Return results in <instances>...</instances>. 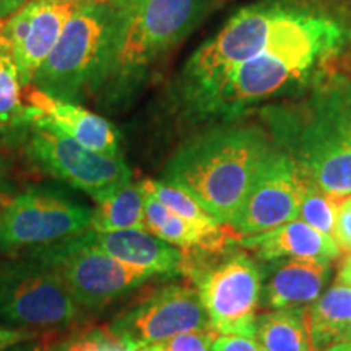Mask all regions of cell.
<instances>
[{"instance_id": "cell-1", "label": "cell", "mask_w": 351, "mask_h": 351, "mask_svg": "<svg viewBox=\"0 0 351 351\" xmlns=\"http://www.w3.org/2000/svg\"><path fill=\"white\" fill-rule=\"evenodd\" d=\"M350 44L351 8L335 0H322L265 51L184 103L200 119H232L254 104L320 77Z\"/></svg>"}, {"instance_id": "cell-2", "label": "cell", "mask_w": 351, "mask_h": 351, "mask_svg": "<svg viewBox=\"0 0 351 351\" xmlns=\"http://www.w3.org/2000/svg\"><path fill=\"white\" fill-rule=\"evenodd\" d=\"M263 117L306 179L332 195L351 194V80L333 75L300 104L269 108Z\"/></svg>"}, {"instance_id": "cell-3", "label": "cell", "mask_w": 351, "mask_h": 351, "mask_svg": "<svg viewBox=\"0 0 351 351\" xmlns=\"http://www.w3.org/2000/svg\"><path fill=\"white\" fill-rule=\"evenodd\" d=\"M275 147L257 127H219L184 143L161 179L186 189L219 223L230 225Z\"/></svg>"}, {"instance_id": "cell-4", "label": "cell", "mask_w": 351, "mask_h": 351, "mask_svg": "<svg viewBox=\"0 0 351 351\" xmlns=\"http://www.w3.org/2000/svg\"><path fill=\"white\" fill-rule=\"evenodd\" d=\"M111 60L101 93L127 95L147 70L187 36L208 0H111Z\"/></svg>"}, {"instance_id": "cell-5", "label": "cell", "mask_w": 351, "mask_h": 351, "mask_svg": "<svg viewBox=\"0 0 351 351\" xmlns=\"http://www.w3.org/2000/svg\"><path fill=\"white\" fill-rule=\"evenodd\" d=\"M322 0H262L241 8L212 38L197 47L181 73L186 101L265 51L300 25Z\"/></svg>"}, {"instance_id": "cell-6", "label": "cell", "mask_w": 351, "mask_h": 351, "mask_svg": "<svg viewBox=\"0 0 351 351\" xmlns=\"http://www.w3.org/2000/svg\"><path fill=\"white\" fill-rule=\"evenodd\" d=\"M111 3L80 2L32 86L72 103L101 93L111 60Z\"/></svg>"}, {"instance_id": "cell-7", "label": "cell", "mask_w": 351, "mask_h": 351, "mask_svg": "<svg viewBox=\"0 0 351 351\" xmlns=\"http://www.w3.org/2000/svg\"><path fill=\"white\" fill-rule=\"evenodd\" d=\"M182 275L191 276L197 285L210 328L217 335L254 337L262 271L252 257L234 251L221 254V261L207 263L199 254H186Z\"/></svg>"}, {"instance_id": "cell-8", "label": "cell", "mask_w": 351, "mask_h": 351, "mask_svg": "<svg viewBox=\"0 0 351 351\" xmlns=\"http://www.w3.org/2000/svg\"><path fill=\"white\" fill-rule=\"evenodd\" d=\"M26 254L54 270L73 301L86 311L103 309L153 276L96 249L83 232Z\"/></svg>"}, {"instance_id": "cell-9", "label": "cell", "mask_w": 351, "mask_h": 351, "mask_svg": "<svg viewBox=\"0 0 351 351\" xmlns=\"http://www.w3.org/2000/svg\"><path fill=\"white\" fill-rule=\"evenodd\" d=\"M54 270L28 254L0 262V319L23 328H64L80 319Z\"/></svg>"}, {"instance_id": "cell-10", "label": "cell", "mask_w": 351, "mask_h": 351, "mask_svg": "<svg viewBox=\"0 0 351 351\" xmlns=\"http://www.w3.org/2000/svg\"><path fill=\"white\" fill-rule=\"evenodd\" d=\"M93 210L51 187H29L0 207V252L16 254L86 231Z\"/></svg>"}, {"instance_id": "cell-11", "label": "cell", "mask_w": 351, "mask_h": 351, "mask_svg": "<svg viewBox=\"0 0 351 351\" xmlns=\"http://www.w3.org/2000/svg\"><path fill=\"white\" fill-rule=\"evenodd\" d=\"M23 142L26 158L39 171L85 192L95 202L132 182L124 156L88 150L51 127L29 125Z\"/></svg>"}, {"instance_id": "cell-12", "label": "cell", "mask_w": 351, "mask_h": 351, "mask_svg": "<svg viewBox=\"0 0 351 351\" xmlns=\"http://www.w3.org/2000/svg\"><path fill=\"white\" fill-rule=\"evenodd\" d=\"M108 328L130 351H138L182 333L212 330L199 291L182 285L156 289L114 317Z\"/></svg>"}, {"instance_id": "cell-13", "label": "cell", "mask_w": 351, "mask_h": 351, "mask_svg": "<svg viewBox=\"0 0 351 351\" xmlns=\"http://www.w3.org/2000/svg\"><path fill=\"white\" fill-rule=\"evenodd\" d=\"M302 191L304 176L293 158L276 145L262 163L230 226L243 238L298 219Z\"/></svg>"}, {"instance_id": "cell-14", "label": "cell", "mask_w": 351, "mask_h": 351, "mask_svg": "<svg viewBox=\"0 0 351 351\" xmlns=\"http://www.w3.org/2000/svg\"><path fill=\"white\" fill-rule=\"evenodd\" d=\"M82 0H28L2 23L10 44L21 86H32L34 75L62 36L65 25Z\"/></svg>"}, {"instance_id": "cell-15", "label": "cell", "mask_w": 351, "mask_h": 351, "mask_svg": "<svg viewBox=\"0 0 351 351\" xmlns=\"http://www.w3.org/2000/svg\"><path fill=\"white\" fill-rule=\"evenodd\" d=\"M25 117L28 125L51 127L62 132L88 150L122 156L121 137L111 122L80 104L64 101L33 88L28 93Z\"/></svg>"}, {"instance_id": "cell-16", "label": "cell", "mask_w": 351, "mask_h": 351, "mask_svg": "<svg viewBox=\"0 0 351 351\" xmlns=\"http://www.w3.org/2000/svg\"><path fill=\"white\" fill-rule=\"evenodd\" d=\"M238 244L262 262L298 258L332 263L341 256L340 247L332 236L324 234L301 219H293L258 234L243 236Z\"/></svg>"}, {"instance_id": "cell-17", "label": "cell", "mask_w": 351, "mask_h": 351, "mask_svg": "<svg viewBox=\"0 0 351 351\" xmlns=\"http://www.w3.org/2000/svg\"><path fill=\"white\" fill-rule=\"evenodd\" d=\"M91 245L127 265L147 270L153 275H179L184 270L186 254L147 230L112 232L83 231Z\"/></svg>"}, {"instance_id": "cell-18", "label": "cell", "mask_w": 351, "mask_h": 351, "mask_svg": "<svg viewBox=\"0 0 351 351\" xmlns=\"http://www.w3.org/2000/svg\"><path fill=\"white\" fill-rule=\"evenodd\" d=\"M332 263L280 258L262 282L261 306L263 309L276 311L288 307H304L313 304L322 295L330 278Z\"/></svg>"}, {"instance_id": "cell-19", "label": "cell", "mask_w": 351, "mask_h": 351, "mask_svg": "<svg viewBox=\"0 0 351 351\" xmlns=\"http://www.w3.org/2000/svg\"><path fill=\"white\" fill-rule=\"evenodd\" d=\"M306 319L314 351L343 341L351 327V288L333 283L313 304L306 306Z\"/></svg>"}, {"instance_id": "cell-20", "label": "cell", "mask_w": 351, "mask_h": 351, "mask_svg": "<svg viewBox=\"0 0 351 351\" xmlns=\"http://www.w3.org/2000/svg\"><path fill=\"white\" fill-rule=\"evenodd\" d=\"M254 339L262 351H314L306 306L257 314Z\"/></svg>"}, {"instance_id": "cell-21", "label": "cell", "mask_w": 351, "mask_h": 351, "mask_svg": "<svg viewBox=\"0 0 351 351\" xmlns=\"http://www.w3.org/2000/svg\"><path fill=\"white\" fill-rule=\"evenodd\" d=\"M88 230L95 232L147 230L145 194L140 184H125L103 200L96 202Z\"/></svg>"}, {"instance_id": "cell-22", "label": "cell", "mask_w": 351, "mask_h": 351, "mask_svg": "<svg viewBox=\"0 0 351 351\" xmlns=\"http://www.w3.org/2000/svg\"><path fill=\"white\" fill-rule=\"evenodd\" d=\"M21 101V82L10 44L0 33V132L25 137L29 129Z\"/></svg>"}, {"instance_id": "cell-23", "label": "cell", "mask_w": 351, "mask_h": 351, "mask_svg": "<svg viewBox=\"0 0 351 351\" xmlns=\"http://www.w3.org/2000/svg\"><path fill=\"white\" fill-rule=\"evenodd\" d=\"M138 184L145 195L160 202L161 205H165L171 212L179 215V217L187 219V221L194 223L197 226L205 228V230H218V228L225 226L191 192L181 186L166 182L163 179H160V181H156V179H143Z\"/></svg>"}, {"instance_id": "cell-24", "label": "cell", "mask_w": 351, "mask_h": 351, "mask_svg": "<svg viewBox=\"0 0 351 351\" xmlns=\"http://www.w3.org/2000/svg\"><path fill=\"white\" fill-rule=\"evenodd\" d=\"M339 199L340 197L328 194L304 178V191H302L300 218L298 219L307 223L324 234L332 236L333 226H335L337 208H339Z\"/></svg>"}, {"instance_id": "cell-25", "label": "cell", "mask_w": 351, "mask_h": 351, "mask_svg": "<svg viewBox=\"0 0 351 351\" xmlns=\"http://www.w3.org/2000/svg\"><path fill=\"white\" fill-rule=\"evenodd\" d=\"M47 351H130L121 343L109 328H96V330L70 337L51 346Z\"/></svg>"}, {"instance_id": "cell-26", "label": "cell", "mask_w": 351, "mask_h": 351, "mask_svg": "<svg viewBox=\"0 0 351 351\" xmlns=\"http://www.w3.org/2000/svg\"><path fill=\"white\" fill-rule=\"evenodd\" d=\"M217 337L213 330L189 332L160 343L148 345L138 351H213V341Z\"/></svg>"}, {"instance_id": "cell-27", "label": "cell", "mask_w": 351, "mask_h": 351, "mask_svg": "<svg viewBox=\"0 0 351 351\" xmlns=\"http://www.w3.org/2000/svg\"><path fill=\"white\" fill-rule=\"evenodd\" d=\"M332 238L341 252L351 254V194L339 199Z\"/></svg>"}, {"instance_id": "cell-28", "label": "cell", "mask_w": 351, "mask_h": 351, "mask_svg": "<svg viewBox=\"0 0 351 351\" xmlns=\"http://www.w3.org/2000/svg\"><path fill=\"white\" fill-rule=\"evenodd\" d=\"M213 351H262L257 340L247 335H218Z\"/></svg>"}, {"instance_id": "cell-29", "label": "cell", "mask_w": 351, "mask_h": 351, "mask_svg": "<svg viewBox=\"0 0 351 351\" xmlns=\"http://www.w3.org/2000/svg\"><path fill=\"white\" fill-rule=\"evenodd\" d=\"M33 337L34 333L25 330V328H0V351L13 348Z\"/></svg>"}, {"instance_id": "cell-30", "label": "cell", "mask_w": 351, "mask_h": 351, "mask_svg": "<svg viewBox=\"0 0 351 351\" xmlns=\"http://www.w3.org/2000/svg\"><path fill=\"white\" fill-rule=\"evenodd\" d=\"M28 0H0V21H5L8 16L19 12Z\"/></svg>"}, {"instance_id": "cell-31", "label": "cell", "mask_w": 351, "mask_h": 351, "mask_svg": "<svg viewBox=\"0 0 351 351\" xmlns=\"http://www.w3.org/2000/svg\"><path fill=\"white\" fill-rule=\"evenodd\" d=\"M337 282L351 288V254H346L343 261L340 262L339 274H337Z\"/></svg>"}, {"instance_id": "cell-32", "label": "cell", "mask_w": 351, "mask_h": 351, "mask_svg": "<svg viewBox=\"0 0 351 351\" xmlns=\"http://www.w3.org/2000/svg\"><path fill=\"white\" fill-rule=\"evenodd\" d=\"M322 351H351V340L350 341H340V343L327 346V348H324Z\"/></svg>"}, {"instance_id": "cell-33", "label": "cell", "mask_w": 351, "mask_h": 351, "mask_svg": "<svg viewBox=\"0 0 351 351\" xmlns=\"http://www.w3.org/2000/svg\"><path fill=\"white\" fill-rule=\"evenodd\" d=\"M10 351H47V350H44L43 346L32 345V346H19V348H15V346H13V350H10Z\"/></svg>"}, {"instance_id": "cell-34", "label": "cell", "mask_w": 351, "mask_h": 351, "mask_svg": "<svg viewBox=\"0 0 351 351\" xmlns=\"http://www.w3.org/2000/svg\"><path fill=\"white\" fill-rule=\"evenodd\" d=\"M3 179H5V165H3V161L0 160V186L3 184Z\"/></svg>"}, {"instance_id": "cell-35", "label": "cell", "mask_w": 351, "mask_h": 351, "mask_svg": "<svg viewBox=\"0 0 351 351\" xmlns=\"http://www.w3.org/2000/svg\"><path fill=\"white\" fill-rule=\"evenodd\" d=\"M82 2H99V3H109L111 0H82Z\"/></svg>"}, {"instance_id": "cell-36", "label": "cell", "mask_w": 351, "mask_h": 351, "mask_svg": "<svg viewBox=\"0 0 351 351\" xmlns=\"http://www.w3.org/2000/svg\"><path fill=\"white\" fill-rule=\"evenodd\" d=\"M351 340V327H350V330L346 332V335H345V340L343 341H350Z\"/></svg>"}, {"instance_id": "cell-37", "label": "cell", "mask_w": 351, "mask_h": 351, "mask_svg": "<svg viewBox=\"0 0 351 351\" xmlns=\"http://www.w3.org/2000/svg\"><path fill=\"white\" fill-rule=\"evenodd\" d=\"M2 205H3V199H2V197H0V207H2Z\"/></svg>"}, {"instance_id": "cell-38", "label": "cell", "mask_w": 351, "mask_h": 351, "mask_svg": "<svg viewBox=\"0 0 351 351\" xmlns=\"http://www.w3.org/2000/svg\"><path fill=\"white\" fill-rule=\"evenodd\" d=\"M2 23H3V21H0V29H2Z\"/></svg>"}]
</instances>
